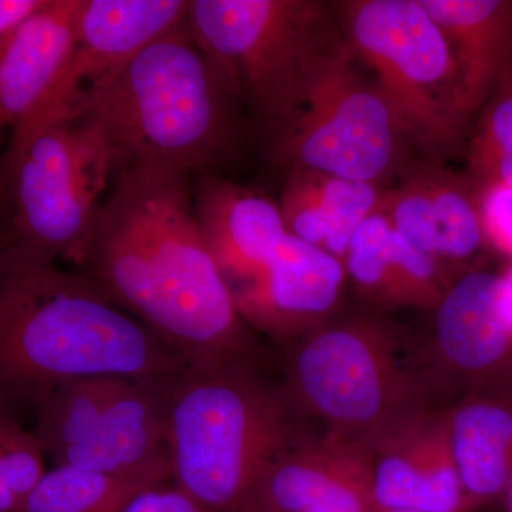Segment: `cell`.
I'll use <instances>...</instances> for the list:
<instances>
[{
  "label": "cell",
  "mask_w": 512,
  "mask_h": 512,
  "mask_svg": "<svg viewBox=\"0 0 512 512\" xmlns=\"http://www.w3.org/2000/svg\"><path fill=\"white\" fill-rule=\"evenodd\" d=\"M191 181L157 161L120 168L80 272L188 369L248 365L251 335L202 235Z\"/></svg>",
  "instance_id": "cell-1"
},
{
  "label": "cell",
  "mask_w": 512,
  "mask_h": 512,
  "mask_svg": "<svg viewBox=\"0 0 512 512\" xmlns=\"http://www.w3.org/2000/svg\"><path fill=\"white\" fill-rule=\"evenodd\" d=\"M188 367L83 272L0 248V406H39L94 376L165 383Z\"/></svg>",
  "instance_id": "cell-2"
},
{
  "label": "cell",
  "mask_w": 512,
  "mask_h": 512,
  "mask_svg": "<svg viewBox=\"0 0 512 512\" xmlns=\"http://www.w3.org/2000/svg\"><path fill=\"white\" fill-rule=\"evenodd\" d=\"M237 100L184 20L107 77L79 120L103 138L117 171L157 161L215 174L237 143Z\"/></svg>",
  "instance_id": "cell-3"
},
{
  "label": "cell",
  "mask_w": 512,
  "mask_h": 512,
  "mask_svg": "<svg viewBox=\"0 0 512 512\" xmlns=\"http://www.w3.org/2000/svg\"><path fill=\"white\" fill-rule=\"evenodd\" d=\"M175 487L215 512H245L256 485L295 440L281 397L248 365L187 369L168 383Z\"/></svg>",
  "instance_id": "cell-4"
},
{
  "label": "cell",
  "mask_w": 512,
  "mask_h": 512,
  "mask_svg": "<svg viewBox=\"0 0 512 512\" xmlns=\"http://www.w3.org/2000/svg\"><path fill=\"white\" fill-rule=\"evenodd\" d=\"M116 171L82 120L12 134L0 157V248L80 264Z\"/></svg>",
  "instance_id": "cell-5"
},
{
  "label": "cell",
  "mask_w": 512,
  "mask_h": 512,
  "mask_svg": "<svg viewBox=\"0 0 512 512\" xmlns=\"http://www.w3.org/2000/svg\"><path fill=\"white\" fill-rule=\"evenodd\" d=\"M185 23L269 133L291 119L320 64L345 43L315 0H192Z\"/></svg>",
  "instance_id": "cell-6"
},
{
  "label": "cell",
  "mask_w": 512,
  "mask_h": 512,
  "mask_svg": "<svg viewBox=\"0 0 512 512\" xmlns=\"http://www.w3.org/2000/svg\"><path fill=\"white\" fill-rule=\"evenodd\" d=\"M342 35L375 73V84L424 160L460 146L470 116L446 37L420 0L340 3Z\"/></svg>",
  "instance_id": "cell-7"
},
{
  "label": "cell",
  "mask_w": 512,
  "mask_h": 512,
  "mask_svg": "<svg viewBox=\"0 0 512 512\" xmlns=\"http://www.w3.org/2000/svg\"><path fill=\"white\" fill-rule=\"evenodd\" d=\"M170 382L94 376L66 384L37 406L33 433L55 466L163 485L171 477Z\"/></svg>",
  "instance_id": "cell-8"
},
{
  "label": "cell",
  "mask_w": 512,
  "mask_h": 512,
  "mask_svg": "<svg viewBox=\"0 0 512 512\" xmlns=\"http://www.w3.org/2000/svg\"><path fill=\"white\" fill-rule=\"evenodd\" d=\"M393 349L392 332L376 319L319 326L289 357L292 400L326 421L332 439L375 448L416 420Z\"/></svg>",
  "instance_id": "cell-9"
},
{
  "label": "cell",
  "mask_w": 512,
  "mask_h": 512,
  "mask_svg": "<svg viewBox=\"0 0 512 512\" xmlns=\"http://www.w3.org/2000/svg\"><path fill=\"white\" fill-rule=\"evenodd\" d=\"M353 59L345 40L320 64L291 119L272 131V153L288 173L313 170L382 185L406 167L409 140Z\"/></svg>",
  "instance_id": "cell-10"
},
{
  "label": "cell",
  "mask_w": 512,
  "mask_h": 512,
  "mask_svg": "<svg viewBox=\"0 0 512 512\" xmlns=\"http://www.w3.org/2000/svg\"><path fill=\"white\" fill-rule=\"evenodd\" d=\"M185 0H83L69 59L39 113L12 134L70 123L84 103L130 57L187 16Z\"/></svg>",
  "instance_id": "cell-11"
},
{
  "label": "cell",
  "mask_w": 512,
  "mask_h": 512,
  "mask_svg": "<svg viewBox=\"0 0 512 512\" xmlns=\"http://www.w3.org/2000/svg\"><path fill=\"white\" fill-rule=\"evenodd\" d=\"M399 174V184L383 191L377 212L443 266L474 258L487 244L476 184L439 161L406 165Z\"/></svg>",
  "instance_id": "cell-12"
},
{
  "label": "cell",
  "mask_w": 512,
  "mask_h": 512,
  "mask_svg": "<svg viewBox=\"0 0 512 512\" xmlns=\"http://www.w3.org/2000/svg\"><path fill=\"white\" fill-rule=\"evenodd\" d=\"M345 279L342 261L286 234L264 268L231 293L244 322L288 339L322 326L338 306Z\"/></svg>",
  "instance_id": "cell-13"
},
{
  "label": "cell",
  "mask_w": 512,
  "mask_h": 512,
  "mask_svg": "<svg viewBox=\"0 0 512 512\" xmlns=\"http://www.w3.org/2000/svg\"><path fill=\"white\" fill-rule=\"evenodd\" d=\"M191 191L202 235L229 289L251 281L288 234L279 204L214 173L192 175Z\"/></svg>",
  "instance_id": "cell-14"
},
{
  "label": "cell",
  "mask_w": 512,
  "mask_h": 512,
  "mask_svg": "<svg viewBox=\"0 0 512 512\" xmlns=\"http://www.w3.org/2000/svg\"><path fill=\"white\" fill-rule=\"evenodd\" d=\"M375 450L370 454V485L377 510L471 512L444 420H413Z\"/></svg>",
  "instance_id": "cell-15"
},
{
  "label": "cell",
  "mask_w": 512,
  "mask_h": 512,
  "mask_svg": "<svg viewBox=\"0 0 512 512\" xmlns=\"http://www.w3.org/2000/svg\"><path fill=\"white\" fill-rule=\"evenodd\" d=\"M83 0H47L0 42V133L39 113L64 69Z\"/></svg>",
  "instance_id": "cell-16"
},
{
  "label": "cell",
  "mask_w": 512,
  "mask_h": 512,
  "mask_svg": "<svg viewBox=\"0 0 512 512\" xmlns=\"http://www.w3.org/2000/svg\"><path fill=\"white\" fill-rule=\"evenodd\" d=\"M434 340L458 375L481 380L503 372L512 359L503 275L470 271L448 286L436 306Z\"/></svg>",
  "instance_id": "cell-17"
},
{
  "label": "cell",
  "mask_w": 512,
  "mask_h": 512,
  "mask_svg": "<svg viewBox=\"0 0 512 512\" xmlns=\"http://www.w3.org/2000/svg\"><path fill=\"white\" fill-rule=\"evenodd\" d=\"M343 265L360 291L386 306L436 309L453 284L446 281V266L400 237L380 212L357 228Z\"/></svg>",
  "instance_id": "cell-18"
},
{
  "label": "cell",
  "mask_w": 512,
  "mask_h": 512,
  "mask_svg": "<svg viewBox=\"0 0 512 512\" xmlns=\"http://www.w3.org/2000/svg\"><path fill=\"white\" fill-rule=\"evenodd\" d=\"M383 191L379 184L296 170L288 173L279 208L289 235L343 262L357 228L379 210Z\"/></svg>",
  "instance_id": "cell-19"
},
{
  "label": "cell",
  "mask_w": 512,
  "mask_h": 512,
  "mask_svg": "<svg viewBox=\"0 0 512 512\" xmlns=\"http://www.w3.org/2000/svg\"><path fill=\"white\" fill-rule=\"evenodd\" d=\"M446 37L468 116L493 92L512 59L511 0H420Z\"/></svg>",
  "instance_id": "cell-20"
},
{
  "label": "cell",
  "mask_w": 512,
  "mask_h": 512,
  "mask_svg": "<svg viewBox=\"0 0 512 512\" xmlns=\"http://www.w3.org/2000/svg\"><path fill=\"white\" fill-rule=\"evenodd\" d=\"M448 447L471 511L507 495L512 483V400L477 394L446 419Z\"/></svg>",
  "instance_id": "cell-21"
},
{
  "label": "cell",
  "mask_w": 512,
  "mask_h": 512,
  "mask_svg": "<svg viewBox=\"0 0 512 512\" xmlns=\"http://www.w3.org/2000/svg\"><path fill=\"white\" fill-rule=\"evenodd\" d=\"M295 440L265 471L245 512H306L345 485L369 480L365 448L335 439L319 446Z\"/></svg>",
  "instance_id": "cell-22"
},
{
  "label": "cell",
  "mask_w": 512,
  "mask_h": 512,
  "mask_svg": "<svg viewBox=\"0 0 512 512\" xmlns=\"http://www.w3.org/2000/svg\"><path fill=\"white\" fill-rule=\"evenodd\" d=\"M146 488L126 478L55 466L40 478L22 512H120Z\"/></svg>",
  "instance_id": "cell-23"
},
{
  "label": "cell",
  "mask_w": 512,
  "mask_h": 512,
  "mask_svg": "<svg viewBox=\"0 0 512 512\" xmlns=\"http://www.w3.org/2000/svg\"><path fill=\"white\" fill-rule=\"evenodd\" d=\"M470 178L478 190L512 185V59L485 101L468 151Z\"/></svg>",
  "instance_id": "cell-24"
},
{
  "label": "cell",
  "mask_w": 512,
  "mask_h": 512,
  "mask_svg": "<svg viewBox=\"0 0 512 512\" xmlns=\"http://www.w3.org/2000/svg\"><path fill=\"white\" fill-rule=\"evenodd\" d=\"M46 456L35 433L0 406V512H22L46 473Z\"/></svg>",
  "instance_id": "cell-25"
},
{
  "label": "cell",
  "mask_w": 512,
  "mask_h": 512,
  "mask_svg": "<svg viewBox=\"0 0 512 512\" xmlns=\"http://www.w3.org/2000/svg\"><path fill=\"white\" fill-rule=\"evenodd\" d=\"M478 202L487 244L512 258V185L478 190Z\"/></svg>",
  "instance_id": "cell-26"
},
{
  "label": "cell",
  "mask_w": 512,
  "mask_h": 512,
  "mask_svg": "<svg viewBox=\"0 0 512 512\" xmlns=\"http://www.w3.org/2000/svg\"><path fill=\"white\" fill-rule=\"evenodd\" d=\"M120 512H215L180 488L154 485L131 498Z\"/></svg>",
  "instance_id": "cell-27"
},
{
  "label": "cell",
  "mask_w": 512,
  "mask_h": 512,
  "mask_svg": "<svg viewBox=\"0 0 512 512\" xmlns=\"http://www.w3.org/2000/svg\"><path fill=\"white\" fill-rule=\"evenodd\" d=\"M47 0H0V42L28 22Z\"/></svg>",
  "instance_id": "cell-28"
},
{
  "label": "cell",
  "mask_w": 512,
  "mask_h": 512,
  "mask_svg": "<svg viewBox=\"0 0 512 512\" xmlns=\"http://www.w3.org/2000/svg\"><path fill=\"white\" fill-rule=\"evenodd\" d=\"M503 298L505 315H507L508 328L512 338V266L503 275Z\"/></svg>",
  "instance_id": "cell-29"
},
{
  "label": "cell",
  "mask_w": 512,
  "mask_h": 512,
  "mask_svg": "<svg viewBox=\"0 0 512 512\" xmlns=\"http://www.w3.org/2000/svg\"><path fill=\"white\" fill-rule=\"evenodd\" d=\"M507 500H508V511L512 512V483L510 485V488H508Z\"/></svg>",
  "instance_id": "cell-30"
},
{
  "label": "cell",
  "mask_w": 512,
  "mask_h": 512,
  "mask_svg": "<svg viewBox=\"0 0 512 512\" xmlns=\"http://www.w3.org/2000/svg\"><path fill=\"white\" fill-rule=\"evenodd\" d=\"M373 512H414V511H406V510H377V508H375V510H373Z\"/></svg>",
  "instance_id": "cell-31"
}]
</instances>
